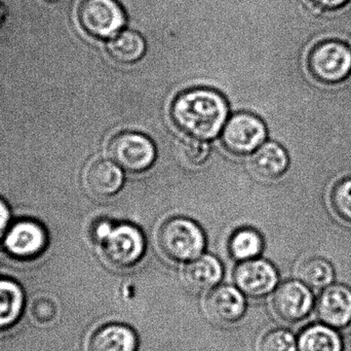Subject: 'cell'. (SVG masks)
I'll return each instance as SVG.
<instances>
[{
    "instance_id": "1",
    "label": "cell",
    "mask_w": 351,
    "mask_h": 351,
    "mask_svg": "<svg viewBox=\"0 0 351 351\" xmlns=\"http://www.w3.org/2000/svg\"><path fill=\"white\" fill-rule=\"evenodd\" d=\"M228 106L222 95L210 89H192L180 94L171 107L178 129L188 137L210 140L226 124Z\"/></svg>"
},
{
    "instance_id": "2",
    "label": "cell",
    "mask_w": 351,
    "mask_h": 351,
    "mask_svg": "<svg viewBox=\"0 0 351 351\" xmlns=\"http://www.w3.org/2000/svg\"><path fill=\"white\" fill-rule=\"evenodd\" d=\"M95 238L100 245L105 259L119 269L134 267L143 258L145 239L139 229L132 225L99 223Z\"/></svg>"
},
{
    "instance_id": "3",
    "label": "cell",
    "mask_w": 351,
    "mask_h": 351,
    "mask_svg": "<svg viewBox=\"0 0 351 351\" xmlns=\"http://www.w3.org/2000/svg\"><path fill=\"white\" fill-rule=\"evenodd\" d=\"M158 245L165 257L174 262L196 259L206 245L202 229L188 218H174L160 227Z\"/></svg>"
},
{
    "instance_id": "4",
    "label": "cell",
    "mask_w": 351,
    "mask_h": 351,
    "mask_svg": "<svg viewBox=\"0 0 351 351\" xmlns=\"http://www.w3.org/2000/svg\"><path fill=\"white\" fill-rule=\"evenodd\" d=\"M307 68L317 82L326 84L341 82L351 72V49L340 41H322L309 52Z\"/></svg>"
},
{
    "instance_id": "5",
    "label": "cell",
    "mask_w": 351,
    "mask_h": 351,
    "mask_svg": "<svg viewBox=\"0 0 351 351\" xmlns=\"http://www.w3.org/2000/svg\"><path fill=\"white\" fill-rule=\"evenodd\" d=\"M77 18L84 32L98 39L114 37L125 24V10L117 0H82Z\"/></svg>"
},
{
    "instance_id": "6",
    "label": "cell",
    "mask_w": 351,
    "mask_h": 351,
    "mask_svg": "<svg viewBox=\"0 0 351 351\" xmlns=\"http://www.w3.org/2000/svg\"><path fill=\"white\" fill-rule=\"evenodd\" d=\"M108 152L115 164L133 173L147 170L156 158L154 142L147 136L136 132H123L113 137Z\"/></svg>"
},
{
    "instance_id": "7",
    "label": "cell",
    "mask_w": 351,
    "mask_h": 351,
    "mask_svg": "<svg viewBox=\"0 0 351 351\" xmlns=\"http://www.w3.org/2000/svg\"><path fill=\"white\" fill-rule=\"evenodd\" d=\"M267 136L265 124L252 113L233 115L223 128L221 141L231 154L245 156L257 150Z\"/></svg>"
},
{
    "instance_id": "8",
    "label": "cell",
    "mask_w": 351,
    "mask_h": 351,
    "mask_svg": "<svg viewBox=\"0 0 351 351\" xmlns=\"http://www.w3.org/2000/svg\"><path fill=\"white\" fill-rule=\"evenodd\" d=\"M272 307L278 319L296 324L308 317L313 307V293L303 282L291 280L276 288Z\"/></svg>"
},
{
    "instance_id": "9",
    "label": "cell",
    "mask_w": 351,
    "mask_h": 351,
    "mask_svg": "<svg viewBox=\"0 0 351 351\" xmlns=\"http://www.w3.org/2000/svg\"><path fill=\"white\" fill-rule=\"evenodd\" d=\"M278 280L276 268L263 260L243 262L234 271L235 284L243 294L252 298L267 296L276 288Z\"/></svg>"
},
{
    "instance_id": "10",
    "label": "cell",
    "mask_w": 351,
    "mask_h": 351,
    "mask_svg": "<svg viewBox=\"0 0 351 351\" xmlns=\"http://www.w3.org/2000/svg\"><path fill=\"white\" fill-rule=\"evenodd\" d=\"M317 315L324 325L346 327L351 321L350 288L342 284L327 286L317 298Z\"/></svg>"
},
{
    "instance_id": "11",
    "label": "cell",
    "mask_w": 351,
    "mask_h": 351,
    "mask_svg": "<svg viewBox=\"0 0 351 351\" xmlns=\"http://www.w3.org/2000/svg\"><path fill=\"white\" fill-rule=\"evenodd\" d=\"M206 310L210 319L220 325H232L243 317L245 298L233 286L214 288L206 299Z\"/></svg>"
},
{
    "instance_id": "12",
    "label": "cell",
    "mask_w": 351,
    "mask_h": 351,
    "mask_svg": "<svg viewBox=\"0 0 351 351\" xmlns=\"http://www.w3.org/2000/svg\"><path fill=\"white\" fill-rule=\"evenodd\" d=\"M123 183V174L121 167L111 161H93L84 172L86 189L90 195L100 199L117 194Z\"/></svg>"
},
{
    "instance_id": "13",
    "label": "cell",
    "mask_w": 351,
    "mask_h": 351,
    "mask_svg": "<svg viewBox=\"0 0 351 351\" xmlns=\"http://www.w3.org/2000/svg\"><path fill=\"white\" fill-rule=\"evenodd\" d=\"M45 240V231L39 225L23 220L10 229L5 238V247L14 257L29 259L43 251Z\"/></svg>"
},
{
    "instance_id": "14",
    "label": "cell",
    "mask_w": 351,
    "mask_h": 351,
    "mask_svg": "<svg viewBox=\"0 0 351 351\" xmlns=\"http://www.w3.org/2000/svg\"><path fill=\"white\" fill-rule=\"evenodd\" d=\"M137 348L135 332L119 324H111L97 330L88 343V351H137Z\"/></svg>"
},
{
    "instance_id": "15",
    "label": "cell",
    "mask_w": 351,
    "mask_h": 351,
    "mask_svg": "<svg viewBox=\"0 0 351 351\" xmlns=\"http://www.w3.org/2000/svg\"><path fill=\"white\" fill-rule=\"evenodd\" d=\"M288 154L280 144L267 142L262 144L252 157V170L256 175L265 179L282 177L289 167Z\"/></svg>"
},
{
    "instance_id": "16",
    "label": "cell",
    "mask_w": 351,
    "mask_h": 351,
    "mask_svg": "<svg viewBox=\"0 0 351 351\" xmlns=\"http://www.w3.org/2000/svg\"><path fill=\"white\" fill-rule=\"evenodd\" d=\"M186 284L196 292L214 288L222 278V266L216 258L202 256L192 260L183 272Z\"/></svg>"
},
{
    "instance_id": "17",
    "label": "cell",
    "mask_w": 351,
    "mask_h": 351,
    "mask_svg": "<svg viewBox=\"0 0 351 351\" xmlns=\"http://www.w3.org/2000/svg\"><path fill=\"white\" fill-rule=\"evenodd\" d=\"M297 351H343V342L334 328L315 324L301 332Z\"/></svg>"
},
{
    "instance_id": "18",
    "label": "cell",
    "mask_w": 351,
    "mask_h": 351,
    "mask_svg": "<svg viewBox=\"0 0 351 351\" xmlns=\"http://www.w3.org/2000/svg\"><path fill=\"white\" fill-rule=\"evenodd\" d=\"M109 55L121 64H133L139 61L146 51L145 41L134 31H123L109 41Z\"/></svg>"
},
{
    "instance_id": "19",
    "label": "cell",
    "mask_w": 351,
    "mask_h": 351,
    "mask_svg": "<svg viewBox=\"0 0 351 351\" xmlns=\"http://www.w3.org/2000/svg\"><path fill=\"white\" fill-rule=\"evenodd\" d=\"M333 266L323 258H311L305 260L298 269V278L301 282L311 288H326L334 280Z\"/></svg>"
},
{
    "instance_id": "20",
    "label": "cell",
    "mask_w": 351,
    "mask_h": 351,
    "mask_svg": "<svg viewBox=\"0 0 351 351\" xmlns=\"http://www.w3.org/2000/svg\"><path fill=\"white\" fill-rule=\"evenodd\" d=\"M22 308L20 286L10 280H0V329L12 326L20 317Z\"/></svg>"
},
{
    "instance_id": "21",
    "label": "cell",
    "mask_w": 351,
    "mask_h": 351,
    "mask_svg": "<svg viewBox=\"0 0 351 351\" xmlns=\"http://www.w3.org/2000/svg\"><path fill=\"white\" fill-rule=\"evenodd\" d=\"M263 249L261 236L252 229H241L231 237L229 249L234 259L249 261L257 257Z\"/></svg>"
},
{
    "instance_id": "22",
    "label": "cell",
    "mask_w": 351,
    "mask_h": 351,
    "mask_svg": "<svg viewBox=\"0 0 351 351\" xmlns=\"http://www.w3.org/2000/svg\"><path fill=\"white\" fill-rule=\"evenodd\" d=\"M330 202L338 218L351 225V179H342L334 185Z\"/></svg>"
},
{
    "instance_id": "23",
    "label": "cell",
    "mask_w": 351,
    "mask_h": 351,
    "mask_svg": "<svg viewBox=\"0 0 351 351\" xmlns=\"http://www.w3.org/2000/svg\"><path fill=\"white\" fill-rule=\"evenodd\" d=\"M259 351H297V341L291 332L274 330L262 338Z\"/></svg>"
},
{
    "instance_id": "24",
    "label": "cell",
    "mask_w": 351,
    "mask_h": 351,
    "mask_svg": "<svg viewBox=\"0 0 351 351\" xmlns=\"http://www.w3.org/2000/svg\"><path fill=\"white\" fill-rule=\"evenodd\" d=\"M179 150L185 162L191 165L202 164L210 154V148L204 140L191 137L180 142Z\"/></svg>"
},
{
    "instance_id": "25",
    "label": "cell",
    "mask_w": 351,
    "mask_h": 351,
    "mask_svg": "<svg viewBox=\"0 0 351 351\" xmlns=\"http://www.w3.org/2000/svg\"><path fill=\"white\" fill-rule=\"evenodd\" d=\"M33 317L43 324L51 321L55 317L56 307L51 301L47 299L35 301L32 307Z\"/></svg>"
},
{
    "instance_id": "26",
    "label": "cell",
    "mask_w": 351,
    "mask_h": 351,
    "mask_svg": "<svg viewBox=\"0 0 351 351\" xmlns=\"http://www.w3.org/2000/svg\"><path fill=\"white\" fill-rule=\"evenodd\" d=\"M317 8L323 10H334L346 5L350 0H311Z\"/></svg>"
},
{
    "instance_id": "27",
    "label": "cell",
    "mask_w": 351,
    "mask_h": 351,
    "mask_svg": "<svg viewBox=\"0 0 351 351\" xmlns=\"http://www.w3.org/2000/svg\"><path fill=\"white\" fill-rule=\"evenodd\" d=\"M8 222H10V210L8 205L0 200V238L5 232Z\"/></svg>"
},
{
    "instance_id": "28",
    "label": "cell",
    "mask_w": 351,
    "mask_h": 351,
    "mask_svg": "<svg viewBox=\"0 0 351 351\" xmlns=\"http://www.w3.org/2000/svg\"><path fill=\"white\" fill-rule=\"evenodd\" d=\"M2 20H3V10H2L1 6H0V24H1Z\"/></svg>"
},
{
    "instance_id": "29",
    "label": "cell",
    "mask_w": 351,
    "mask_h": 351,
    "mask_svg": "<svg viewBox=\"0 0 351 351\" xmlns=\"http://www.w3.org/2000/svg\"><path fill=\"white\" fill-rule=\"evenodd\" d=\"M350 331H351V321H350Z\"/></svg>"
}]
</instances>
